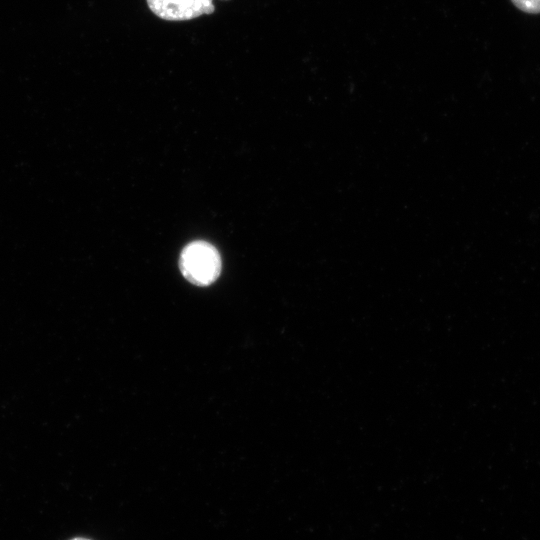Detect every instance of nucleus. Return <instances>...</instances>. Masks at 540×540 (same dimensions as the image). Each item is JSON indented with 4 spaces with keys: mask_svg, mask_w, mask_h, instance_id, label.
Instances as JSON below:
<instances>
[{
    "mask_svg": "<svg viewBox=\"0 0 540 540\" xmlns=\"http://www.w3.org/2000/svg\"><path fill=\"white\" fill-rule=\"evenodd\" d=\"M179 267L183 276L192 284L207 286L221 271V259L215 247L205 241L188 244L182 251Z\"/></svg>",
    "mask_w": 540,
    "mask_h": 540,
    "instance_id": "1",
    "label": "nucleus"
},
{
    "mask_svg": "<svg viewBox=\"0 0 540 540\" xmlns=\"http://www.w3.org/2000/svg\"><path fill=\"white\" fill-rule=\"evenodd\" d=\"M149 9L167 21H187L215 11L213 0H146Z\"/></svg>",
    "mask_w": 540,
    "mask_h": 540,
    "instance_id": "2",
    "label": "nucleus"
},
{
    "mask_svg": "<svg viewBox=\"0 0 540 540\" xmlns=\"http://www.w3.org/2000/svg\"><path fill=\"white\" fill-rule=\"evenodd\" d=\"M513 4L520 10L536 14L540 13V0H511Z\"/></svg>",
    "mask_w": 540,
    "mask_h": 540,
    "instance_id": "3",
    "label": "nucleus"
},
{
    "mask_svg": "<svg viewBox=\"0 0 540 540\" xmlns=\"http://www.w3.org/2000/svg\"><path fill=\"white\" fill-rule=\"evenodd\" d=\"M71 540H90V539H87V538H82V537H77V538H73Z\"/></svg>",
    "mask_w": 540,
    "mask_h": 540,
    "instance_id": "4",
    "label": "nucleus"
}]
</instances>
